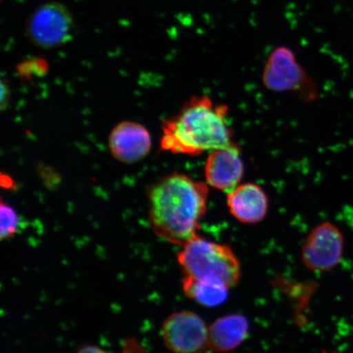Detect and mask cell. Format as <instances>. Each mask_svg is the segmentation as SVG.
Here are the masks:
<instances>
[{
    "label": "cell",
    "mask_w": 353,
    "mask_h": 353,
    "mask_svg": "<svg viewBox=\"0 0 353 353\" xmlns=\"http://www.w3.org/2000/svg\"><path fill=\"white\" fill-rule=\"evenodd\" d=\"M209 192L208 185L184 174L159 180L148 192L149 220L154 234L180 247L197 236Z\"/></svg>",
    "instance_id": "1"
},
{
    "label": "cell",
    "mask_w": 353,
    "mask_h": 353,
    "mask_svg": "<svg viewBox=\"0 0 353 353\" xmlns=\"http://www.w3.org/2000/svg\"><path fill=\"white\" fill-rule=\"evenodd\" d=\"M228 110L208 96L192 97L178 114L163 121L161 149L195 157L235 143L228 125Z\"/></svg>",
    "instance_id": "2"
},
{
    "label": "cell",
    "mask_w": 353,
    "mask_h": 353,
    "mask_svg": "<svg viewBox=\"0 0 353 353\" xmlns=\"http://www.w3.org/2000/svg\"><path fill=\"white\" fill-rule=\"evenodd\" d=\"M176 260L184 276L214 278L230 288L241 279V263L230 247L199 235L181 246Z\"/></svg>",
    "instance_id": "3"
},
{
    "label": "cell",
    "mask_w": 353,
    "mask_h": 353,
    "mask_svg": "<svg viewBox=\"0 0 353 353\" xmlns=\"http://www.w3.org/2000/svg\"><path fill=\"white\" fill-rule=\"evenodd\" d=\"M262 81L268 90L295 92L307 101H314L319 95L314 81L299 63L294 52L285 46L276 48L268 56Z\"/></svg>",
    "instance_id": "4"
},
{
    "label": "cell",
    "mask_w": 353,
    "mask_h": 353,
    "mask_svg": "<svg viewBox=\"0 0 353 353\" xmlns=\"http://www.w3.org/2000/svg\"><path fill=\"white\" fill-rule=\"evenodd\" d=\"M72 25V13L68 8L57 2L47 3L29 17L26 34L34 46L50 50L68 41Z\"/></svg>",
    "instance_id": "5"
},
{
    "label": "cell",
    "mask_w": 353,
    "mask_h": 353,
    "mask_svg": "<svg viewBox=\"0 0 353 353\" xmlns=\"http://www.w3.org/2000/svg\"><path fill=\"white\" fill-rule=\"evenodd\" d=\"M161 335L165 347L174 353H203L209 348V326L196 313H172L163 322Z\"/></svg>",
    "instance_id": "6"
},
{
    "label": "cell",
    "mask_w": 353,
    "mask_h": 353,
    "mask_svg": "<svg viewBox=\"0 0 353 353\" xmlns=\"http://www.w3.org/2000/svg\"><path fill=\"white\" fill-rule=\"evenodd\" d=\"M344 249L343 234L336 225L324 222L317 225L306 238L301 259L308 270L329 272L341 263Z\"/></svg>",
    "instance_id": "7"
},
{
    "label": "cell",
    "mask_w": 353,
    "mask_h": 353,
    "mask_svg": "<svg viewBox=\"0 0 353 353\" xmlns=\"http://www.w3.org/2000/svg\"><path fill=\"white\" fill-rule=\"evenodd\" d=\"M244 171L241 149L236 143L210 152L205 165L207 184L227 193L240 184Z\"/></svg>",
    "instance_id": "8"
},
{
    "label": "cell",
    "mask_w": 353,
    "mask_h": 353,
    "mask_svg": "<svg viewBox=\"0 0 353 353\" xmlns=\"http://www.w3.org/2000/svg\"><path fill=\"white\" fill-rule=\"evenodd\" d=\"M109 148L117 161L134 164L148 156L152 148L151 134L139 123L123 121L110 132Z\"/></svg>",
    "instance_id": "9"
},
{
    "label": "cell",
    "mask_w": 353,
    "mask_h": 353,
    "mask_svg": "<svg viewBox=\"0 0 353 353\" xmlns=\"http://www.w3.org/2000/svg\"><path fill=\"white\" fill-rule=\"evenodd\" d=\"M268 198L259 185L245 183L228 192L227 206L237 221L245 224H257L266 217Z\"/></svg>",
    "instance_id": "10"
},
{
    "label": "cell",
    "mask_w": 353,
    "mask_h": 353,
    "mask_svg": "<svg viewBox=\"0 0 353 353\" xmlns=\"http://www.w3.org/2000/svg\"><path fill=\"white\" fill-rule=\"evenodd\" d=\"M250 323L245 316L233 313L221 316L209 326V348L228 352L240 347L249 336Z\"/></svg>",
    "instance_id": "11"
},
{
    "label": "cell",
    "mask_w": 353,
    "mask_h": 353,
    "mask_svg": "<svg viewBox=\"0 0 353 353\" xmlns=\"http://www.w3.org/2000/svg\"><path fill=\"white\" fill-rule=\"evenodd\" d=\"M183 293L188 298L205 307H216L228 298L230 287L214 278H196L184 276Z\"/></svg>",
    "instance_id": "12"
},
{
    "label": "cell",
    "mask_w": 353,
    "mask_h": 353,
    "mask_svg": "<svg viewBox=\"0 0 353 353\" xmlns=\"http://www.w3.org/2000/svg\"><path fill=\"white\" fill-rule=\"evenodd\" d=\"M0 219H1V240H8L15 236L20 228V218L11 206L1 202L0 206Z\"/></svg>",
    "instance_id": "13"
},
{
    "label": "cell",
    "mask_w": 353,
    "mask_h": 353,
    "mask_svg": "<svg viewBox=\"0 0 353 353\" xmlns=\"http://www.w3.org/2000/svg\"><path fill=\"white\" fill-rule=\"evenodd\" d=\"M77 353H108L103 348L94 345H85L79 348Z\"/></svg>",
    "instance_id": "14"
},
{
    "label": "cell",
    "mask_w": 353,
    "mask_h": 353,
    "mask_svg": "<svg viewBox=\"0 0 353 353\" xmlns=\"http://www.w3.org/2000/svg\"><path fill=\"white\" fill-rule=\"evenodd\" d=\"M325 353H337V352H325Z\"/></svg>",
    "instance_id": "15"
}]
</instances>
